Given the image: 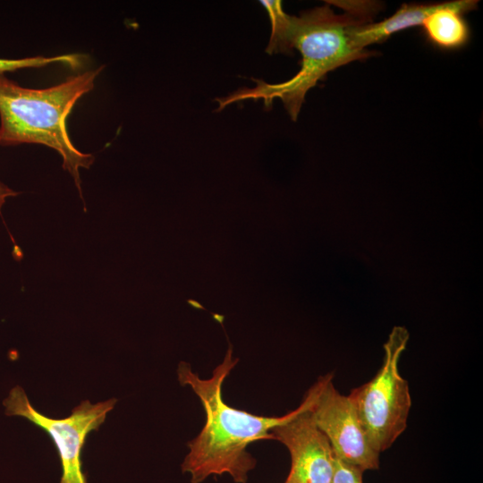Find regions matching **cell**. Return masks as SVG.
<instances>
[{
  "label": "cell",
  "mask_w": 483,
  "mask_h": 483,
  "mask_svg": "<svg viewBox=\"0 0 483 483\" xmlns=\"http://www.w3.org/2000/svg\"><path fill=\"white\" fill-rule=\"evenodd\" d=\"M223 361L208 378L196 374L191 366L181 361L177 368L180 384L189 386L199 399L205 411V424L198 436L188 443L189 452L182 463L191 483H201L213 475L228 474L236 483H246L257 461L248 446L259 440H273L271 430L292 419L293 411L278 417L255 415L226 404L223 385L239 361L233 357V345Z\"/></svg>",
  "instance_id": "cell-1"
},
{
  "label": "cell",
  "mask_w": 483,
  "mask_h": 483,
  "mask_svg": "<svg viewBox=\"0 0 483 483\" xmlns=\"http://www.w3.org/2000/svg\"><path fill=\"white\" fill-rule=\"evenodd\" d=\"M356 9V8H355ZM344 14L335 13L329 4L290 16L284 35L281 53L291 54L297 49L301 55V68L290 80L280 83H267L257 80L251 89H239L227 97L216 98L219 107L244 99H262L270 106L274 99L284 103L291 118L295 121L307 92L324 76L348 63L362 60L373 53L356 48L351 38L352 27L367 22L365 5Z\"/></svg>",
  "instance_id": "cell-2"
},
{
  "label": "cell",
  "mask_w": 483,
  "mask_h": 483,
  "mask_svg": "<svg viewBox=\"0 0 483 483\" xmlns=\"http://www.w3.org/2000/svg\"><path fill=\"white\" fill-rule=\"evenodd\" d=\"M102 69L87 71L39 89L21 87L0 74V146L33 143L56 150L80 196L79 169H89L95 158L72 144L66 120L77 101L93 89Z\"/></svg>",
  "instance_id": "cell-3"
},
{
  "label": "cell",
  "mask_w": 483,
  "mask_h": 483,
  "mask_svg": "<svg viewBox=\"0 0 483 483\" xmlns=\"http://www.w3.org/2000/svg\"><path fill=\"white\" fill-rule=\"evenodd\" d=\"M408 331L393 328L384 345L385 357L377 373L347 395L372 447L387 450L407 428L411 407L409 384L399 371Z\"/></svg>",
  "instance_id": "cell-4"
},
{
  "label": "cell",
  "mask_w": 483,
  "mask_h": 483,
  "mask_svg": "<svg viewBox=\"0 0 483 483\" xmlns=\"http://www.w3.org/2000/svg\"><path fill=\"white\" fill-rule=\"evenodd\" d=\"M116 399L92 404L89 400L74 407L64 419H52L38 412L20 386H14L3 402L7 416H21L47 432L56 446L61 466L60 483H88L82 470L81 452L88 435L97 430L112 411Z\"/></svg>",
  "instance_id": "cell-5"
},
{
  "label": "cell",
  "mask_w": 483,
  "mask_h": 483,
  "mask_svg": "<svg viewBox=\"0 0 483 483\" xmlns=\"http://www.w3.org/2000/svg\"><path fill=\"white\" fill-rule=\"evenodd\" d=\"M307 394L309 411L334 454L363 471L378 469L380 453L370 445L348 396L335 387L333 375L319 377Z\"/></svg>",
  "instance_id": "cell-6"
},
{
  "label": "cell",
  "mask_w": 483,
  "mask_h": 483,
  "mask_svg": "<svg viewBox=\"0 0 483 483\" xmlns=\"http://www.w3.org/2000/svg\"><path fill=\"white\" fill-rule=\"evenodd\" d=\"M306 393L297 413L271 430L273 440L289 451L291 469L284 483H331L335 454L325 434L315 424Z\"/></svg>",
  "instance_id": "cell-7"
},
{
  "label": "cell",
  "mask_w": 483,
  "mask_h": 483,
  "mask_svg": "<svg viewBox=\"0 0 483 483\" xmlns=\"http://www.w3.org/2000/svg\"><path fill=\"white\" fill-rule=\"evenodd\" d=\"M477 0H456L443 3L422 22L428 38L445 49L459 48L469 39V27L462 13L477 8Z\"/></svg>",
  "instance_id": "cell-8"
},
{
  "label": "cell",
  "mask_w": 483,
  "mask_h": 483,
  "mask_svg": "<svg viewBox=\"0 0 483 483\" xmlns=\"http://www.w3.org/2000/svg\"><path fill=\"white\" fill-rule=\"evenodd\" d=\"M441 4H402L391 17L377 23L361 22L354 25L351 38L354 47L364 50L371 44L381 42L400 30L421 26L424 20L439 9Z\"/></svg>",
  "instance_id": "cell-9"
},
{
  "label": "cell",
  "mask_w": 483,
  "mask_h": 483,
  "mask_svg": "<svg viewBox=\"0 0 483 483\" xmlns=\"http://www.w3.org/2000/svg\"><path fill=\"white\" fill-rule=\"evenodd\" d=\"M84 55L66 54L55 56H32L19 59L0 58V74L26 68H39L53 64H62L75 70L84 64Z\"/></svg>",
  "instance_id": "cell-10"
},
{
  "label": "cell",
  "mask_w": 483,
  "mask_h": 483,
  "mask_svg": "<svg viewBox=\"0 0 483 483\" xmlns=\"http://www.w3.org/2000/svg\"><path fill=\"white\" fill-rule=\"evenodd\" d=\"M260 3L266 8L271 21V35L266 51L270 55L280 53L290 15L284 12L281 1L264 0Z\"/></svg>",
  "instance_id": "cell-11"
},
{
  "label": "cell",
  "mask_w": 483,
  "mask_h": 483,
  "mask_svg": "<svg viewBox=\"0 0 483 483\" xmlns=\"http://www.w3.org/2000/svg\"><path fill=\"white\" fill-rule=\"evenodd\" d=\"M363 470L335 455L334 473L331 483H362Z\"/></svg>",
  "instance_id": "cell-12"
},
{
  "label": "cell",
  "mask_w": 483,
  "mask_h": 483,
  "mask_svg": "<svg viewBox=\"0 0 483 483\" xmlns=\"http://www.w3.org/2000/svg\"><path fill=\"white\" fill-rule=\"evenodd\" d=\"M19 192L13 191V189L9 188L7 185L0 182V214H1V208L5 203V200L9 197H14L17 196Z\"/></svg>",
  "instance_id": "cell-13"
}]
</instances>
